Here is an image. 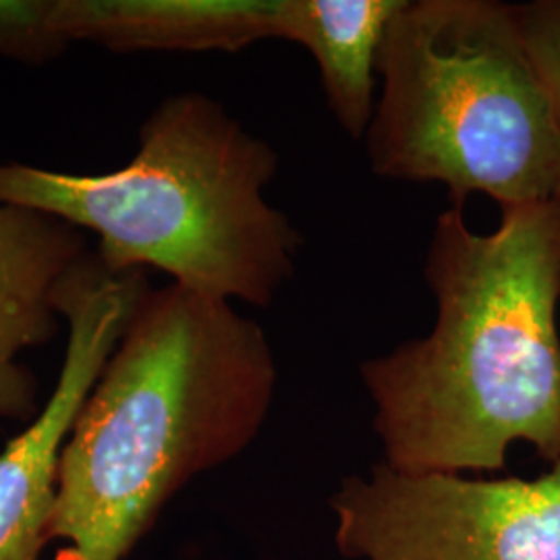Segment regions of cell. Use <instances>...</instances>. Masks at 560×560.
I'll list each match as a JSON object with an SVG mask.
<instances>
[{"mask_svg": "<svg viewBox=\"0 0 560 560\" xmlns=\"http://www.w3.org/2000/svg\"><path fill=\"white\" fill-rule=\"evenodd\" d=\"M428 337L361 363L384 463L411 476L494 474L513 442L560 460V200L501 208L480 235L463 206L434 222Z\"/></svg>", "mask_w": 560, "mask_h": 560, "instance_id": "obj_1", "label": "cell"}, {"mask_svg": "<svg viewBox=\"0 0 560 560\" xmlns=\"http://www.w3.org/2000/svg\"><path fill=\"white\" fill-rule=\"evenodd\" d=\"M277 388L264 328L229 301L148 289L62 446L55 560H125L162 509L258 439Z\"/></svg>", "mask_w": 560, "mask_h": 560, "instance_id": "obj_2", "label": "cell"}, {"mask_svg": "<svg viewBox=\"0 0 560 560\" xmlns=\"http://www.w3.org/2000/svg\"><path fill=\"white\" fill-rule=\"evenodd\" d=\"M279 154L201 92L150 113L138 152L110 173L0 162V203L46 212L98 237L115 275L156 268L214 300L268 307L293 279L300 231L264 198Z\"/></svg>", "mask_w": 560, "mask_h": 560, "instance_id": "obj_3", "label": "cell"}, {"mask_svg": "<svg viewBox=\"0 0 560 560\" xmlns=\"http://www.w3.org/2000/svg\"><path fill=\"white\" fill-rule=\"evenodd\" d=\"M363 136L384 179L441 183L501 208L560 200V120L527 57L513 4L402 0L378 57Z\"/></svg>", "mask_w": 560, "mask_h": 560, "instance_id": "obj_4", "label": "cell"}, {"mask_svg": "<svg viewBox=\"0 0 560 560\" xmlns=\"http://www.w3.org/2000/svg\"><path fill=\"white\" fill-rule=\"evenodd\" d=\"M349 560H560V460L536 480L411 476L381 463L330 501Z\"/></svg>", "mask_w": 560, "mask_h": 560, "instance_id": "obj_5", "label": "cell"}, {"mask_svg": "<svg viewBox=\"0 0 560 560\" xmlns=\"http://www.w3.org/2000/svg\"><path fill=\"white\" fill-rule=\"evenodd\" d=\"M148 289L143 272L115 275L96 254L60 284L67 342L59 378L36 418L0 448V560L42 559L62 446Z\"/></svg>", "mask_w": 560, "mask_h": 560, "instance_id": "obj_6", "label": "cell"}, {"mask_svg": "<svg viewBox=\"0 0 560 560\" xmlns=\"http://www.w3.org/2000/svg\"><path fill=\"white\" fill-rule=\"evenodd\" d=\"M90 256L85 233L40 210L0 203V421L40 411L38 381L21 355L57 339V293Z\"/></svg>", "mask_w": 560, "mask_h": 560, "instance_id": "obj_7", "label": "cell"}, {"mask_svg": "<svg viewBox=\"0 0 560 560\" xmlns=\"http://www.w3.org/2000/svg\"><path fill=\"white\" fill-rule=\"evenodd\" d=\"M291 0H55L71 42L110 52H240L289 38Z\"/></svg>", "mask_w": 560, "mask_h": 560, "instance_id": "obj_8", "label": "cell"}, {"mask_svg": "<svg viewBox=\"0 0 560 560\" xmlns=\"http://www.w3.org/2000/svg\"><path fill=\"white\" fill-rule=\"evenodd\" d=\"M402 0H291L289 38L320 71L330 113L353 140H363L376 108L382 40Z\"/></svg>", "mask_w": 560, "mask_h": 560, "instance_id": "obj_9", "label": "cell"}, {"mask_svg": "<svg viewBox=\"0 0 560 560\" xmlns=\"http://www.w3.org/2000/svg\"><path fill=\"white\" fill-rule=\"evenodd\" d=\"M55 0H0V59L38 67L62 57L71 42L52 21Z\"/></svg>", "mask_w": 560, "mask_h": 560, "instance_id": "obj_10", "label": "cell"}, {"mask_svg": "<svg viewBox=\"0 0 560 560\" xmlns=\"http://www.w3.org/2000/svg\"><path fill=\"white\" fill-rule=\"evenodd\" d=\"M521 40L560 120V0L513 4Z\"/></svg>", "mask_w": 560, "mask_h": 560, "instance_id": "obj_11", "label": "cell"}]
</instances>
